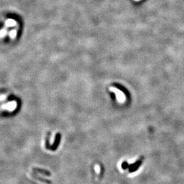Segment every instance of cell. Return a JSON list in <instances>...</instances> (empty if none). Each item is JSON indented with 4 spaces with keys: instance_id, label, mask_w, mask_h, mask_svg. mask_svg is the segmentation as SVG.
Here are the masks:
<instances>
[{
    "instance_id": "cell-4",
    "label": "cell",
    "mask_w": 184,
    "mask_h": 184,
    "mask_svg": "<svg viewBox=\"0 0 184 184\" xmlns=\"http://www.w3.org/2000/svg\"><path fill=\"white\" fill-rule=\"evenodd\" d=\"M5 97L4 95H0V101H2V100H4L5 99Z\"/></svg>"
},
{
    "instance_id": "cell-1",
    "label": "cell",
    "mask_w": 184,
    "mask_h": 184,
    "mask_svg": "<svg viewBox=\"0 0 184 184\" xmlns=\"http://www.w3.org/2000/svg\"><path fill=\"white\" fill-rule=\"evenodd\" d=\"M111 91H112L113 92H114L116 93L117 98L118 100L120 102H123L125 100V95H124V94L121 91L115 88H110Z\"/></svg>"
},
{
    "instance_id": "cell-5",
    "label": "cell",
    "mask_w": 184,
    "mask_h": 184,
    "mask_svg": "<svg viewBox=\"0 0 184 184\" xmlns=\"http://www.w3.org/2000/svg\"><path fill=\"white\" fill-rule=\"evenodd\" d=\"M135 1H140V0H135Z\"/></svg>"
},
{
    "instance_id": "cell-2",
    "label": "cell",
    "mask_w": 184,
    "mask_h": 184,
    "mask_svg": "<svg viewBox=\"0 0 184 184\" xmlns=\"http://www.w3.org/2000/svg\"><path fill=\"white\" fill-rule=\"evenodd\" d=\"M17 106V103L15 101H12L10 103H9L2 106L4 109L7 110L9 111H13L15 109Z\"/></svg>"
},
{
    "instance_id": "cell-3",
    "label": "cell",
    "mask_w": 184,
    "mask_h": 184,
    "mask_svg": "<svg viewBox=\"0 0 184 184\" xmlns=\"http://www.w3.org/2000/svg\"><path fill=\"white\" fill-rule=\"evenodd\" d=\"M95 169L96 170L97 172H99L100 171V167H99L98 165H96V166H95Z\"/></svg>"
}]
</instances>
